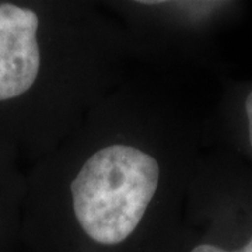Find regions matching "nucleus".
Instances as JSON below:
<instances>
[{"instance_id": "obj_3", "label": "nucleus", "mask_w": 252, "mask_h": 252, "mask_svg": "<svg viewBox=\"0 0 252 252\" xmlns=\"http://www.w3.org/2000/svg\"><path fill=\"white\" fill-rule=\"evenodd\" d=\"M190 252H252V228L247 240L235 248H224L215 243H202L198 244Z\"/></svg>"}, {"instance_id": "obj_2", "label": "nucleus", "mask_w": 252, "mask_h": 252, "mask_svg": "<svg viewBox=\"0 0 252 252\" xmlns=\"http://www.w3.org/2000/svg\"><path fill=\"white\" fill-rule=\"evenodd\" d=\"M240 118L243 125V133L248 150L252 154V86L245 91L240 102Z\"/></svg>"}, {"instance_id": "obj_1", "label": "nucleus", "mask_w": 252, "mask_h": 252, "mask_svg": "<svg viewBox=\"0 0 252 252\" xmlns=\"http://www.w3.org/2000/svg\"><path fill=\"white\" fill-rule=\"evenodd\" d=\"M160 181L150 154L112 144L91 156L72 182L73 210L93 241L117 245L142 221Z\"/></svg>"}]
</instances>
